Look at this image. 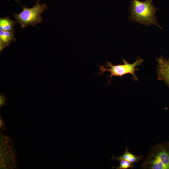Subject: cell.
<instances>
[{
	"mask_svg": "<svg viewBox=\"0 0 169 169\" xmlns=\"http://www.w3.org/2000/svg\"><path fill=\"white\" fill-rule=\"evenodd\" d=\"M153 0H132L130 2L131 11L129 16L130 20L138 22L141 25L148 27L155 25L160 29L162 27L158 23L155 14L159 8L153 4Z\"/></svg>",
	"mask_w": 169,
	"mask_h": 169,
	"instance_id": "obj_1",
	"label": "cell"
},
{
	"mask_svg": "<svg viewBox=\"0 0 169 169\" xmlns=\"http://www.w3.org/2000/svg\"><path fill=\"white\" fill-rule=\"evenodd\" d=\"M141 168L169 169V141L159 143L151 147L141 165Z\"/></svg>",
	"mask_w": 169,
	"mask_h": 169,
	"instance_id": "obj_2",
	"label": "cell"
},
{
	"mask_svg": "<svg viewBox=\"0 0 169 169\" xmlns=\"http://www.w3.org/2000/svg\"><path fill=\"white\" fill-rule=\"evenodd\" d=\"M18 2L23 8V10L19 13H14L13 16L18 23H19L22 28L30 25L34 26L37 24L41 23L42 20V13L48 8L45 3L40 4V0H37L34 6L28 8L26 6L23 7L20 4L19 0H15Z\"/></svg>",
	"mask_w": 169,
	"mask_h": 169,
	"instance_id": "obj_3",
	"label": "cell"
},
{
	"mask_svg": "<svg viewBox=\"0 0 169 169\" xmlns=\"http://www.w3.org/2000/svg\"><path fill=\"white\" fill-rule=\"evenodd\" d=\"M122 60L124 64L115 65L112 64L110 62H107L106 66L110 67V68H105L104 66L99 65L100 72L98 74H103L104 72L105 71L110 72L111 73L110 74L107 76V77H110L108 84H110V81L113 76L117 77L120 76L122 77L123 75L128 74H131L134 79L137 81L138 78L135 74V72L136 70H138V69L136 68L141 65L143 62V59L138 57L136 61L132 64L128 63L126 60L124 59H123Z\"/></svg>",
	"mask_w": 169,
	"mask_h": 169,
	"instance_id": "obj_4",
	"label": "cell"
},
{
	"mask_svg": "<svg viewBox=\"0 0 169 169\" xmlns=\"http://www.w3.org/2000/svg\"><path fill=\"white\" fill-rule=\"evenodd\" d=\"M156 60L158 79L164 81L169 86V59H165L161 56Z\"/></svg>",
	"mask_w": 169,
	"mask_h": 169,
	"instance_id": "obj_5",
	"label": "cell"
},
{
	"mask_svg": "<svg viewBox=\"0 0 169 169\" xmlns=\"http://www.w3.org/2000/svg\"><path fill=\"white\" fill-rule=\"evenodd\" d=\"M143 158V156L141 155L138 156H136L131 152L129 151L128 148L126 147L125 151L124 154L119 156L115 157L113 156L110 159L111 161L126 160L132 163H137L141 161Z\"/></svg>",
	"mask_w": 169,
	"mask_h": 169,
	"instance_id": "obj_6",
	"label": "cell"
},
{
	"mask_svg": "<svg viewBox=\"0 0 169 169\" xmlns=\"http://www.w3.org/2000/svg\"><path fill=\"white\" fill-rule=\"evenodd\" d=\"M18 23L11 19L9 17L0 18V31L14 32L13 27Z\"/></svg>",
	"mask_w": 169,
	"mask_h": 169,
	"instance_id": "obj_7",
	"label": "cell"
},
{
	"mask_svg": "<svg viewBox=\"0 0 169 169\" xmlns=\"http://www.w3.org/2000/svg\"><path fill=\"white\" fill-rule=\"evenodd\" d=\"M14 32L0 31V40L9 45L12 41L15 42Z\"/></svg>",
	"mask_w": 169,
	"mask_h": 169,
	"instance_id": "obj_8",
	"label": "cell"
},
{
	"mask_svg": "<svg viewBox=\"0 0 169 169\" xmlns=\"http://www.w3.org/2000/svg\"><path fill=\"white\" fill-rule=\"evenodd\" d=\"M119 166L116 169H127L129 168L133 169L134 167V165L133 163L126 160H121L120 161Z\"/></svg>",
	"mask_w": 169,
	"mask_h": 169,
	"instance_id": "obj_9",
	"label": "cell"
},
{
	"mask_svg": "<svg viewBox=\"0 0 169 169\" xmlns=\"http://www.w3.org/2000/svg\"><path fill=\"white\" fill-rule=\"evenodd\" d=\"M6 97L3 93L0 94V107L5 105L6 104Z\"/></svg>",
	"mask_w": 169,
	"mask_h": 169,
	"instance_id": "obj_10",
	"label": "cell"
},
{
	"mask_svg": "<svg viewBox=\"0 0 169 169\" xmlns=\"http://www.w3.org/2000/svg\"><path fill=\"white\" fill-rule=\"evenodd\" d=\"M8 45L5 43L0 40V52L1 53L3 50Z\"/></svg>",
	"mask_w": 169,
	"mask_h": 169,
	"instance_id": "obj_11",
	"label": "cell"
}]
</instances>
